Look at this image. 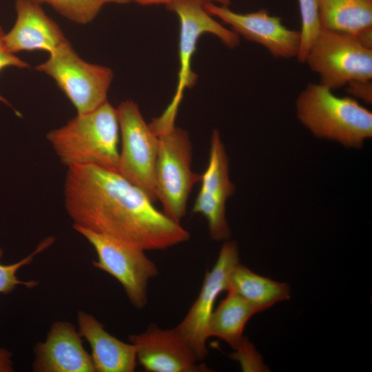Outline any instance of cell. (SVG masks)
Here are the masks:
<instances>
[{"mask_svg":"<svg viewBox=\"0 0 372 372\" xmlns=\"http://www.w3.org/2000/svg\"><path fill=\"white\" fill-rule=\"evenodd\" d=\"M5 34L0 25V72L7 67H16L20 69L29 68L28 63L19 59L7 48L4 41ZM0 101L11 107L10 103L1 94Z\"/></svg>","mask_w":372,"mask_h":372,"instance_id":"obj_24","label":"cell"},{"mask_svg":"<svg viewBox=\"0 0 372 372\" xmlns=\"http://www.w3.org/2000/svg\"><path fill=\"white\" fill-rule=\"evenodd\" d=\"M64 202L73 225L146 250L165 249L189 239V232L154 206L118 172L94 165L68 167Z\"/></svg>","mask_w":372,"mask_h":372,"instance_id":"obj_1","label":"cell"},{"mask_svg":"<svg viewBox=\"0 0 372 372\" xmlns=\"http://www.w3.org/2000/svg\"><path fill=\"white\" fill-rule=\"evenodd\" d=\"M301 30L297 59L304 63L311 45L321 31L317 0H298Z\"/></svg>","mask_w":372,"mask_h":372,"instance_id":"obj_21","label":"cell"},{"mask_svg":"<svg viewBox=\"0 0 372 372\" xmlns=\"http://www.w3.org/2000/svg\"><path fill=\"white\" fill-rule=\"evenodd\" d=\"M80 335L90 345L92 360L97 372H132L136 366V349L110 334L93 316L79 311Z\"/></svg>","mask_w":372,"mask_h":372,"instance_id":"obj_16","label":"cell"},{"mask_svg":"<svg viewBox=\"0 0 372 372\" xmlns=\"http://www.w3.org/2000/svg\"><path fill=\"white\" fill-rule=\"evenodd\" d=\"M52 6L60 14L75 23L87 24L108 3L125 4L131 0H32Z\"/></svg>","mask_w":372,"mask_h":372,"instance_id":"obj_20","label":"cell"},{"mask_svg":"<svg viewBox=\"0 0 372 372\" xmlns=\"http://www.w3.org/2000/svg\"><path fill=\"white\" fill-rule=\"evenodd\" d=\"M304 63L331 90L352 81L372 79V48L344 32L321 29Z\"/></svg>","mask_w":372,"mask_h":372,"instance_id":"obj_6","label":"cell"},{"mask_svg":"<svg viewBox=\"0 0 372 372\" xmlns=\"http://www.w3.org/2000/svg\"><path fill=\"white\" fill-rule=\"evenodd\" d=\"M11 353L8 350L0 348V372H10L13 371Z\"/></svg>","mask_w":372,"mask_h":372,"instance_id":"obj_27","label":"cell"},{"mask_svg":"<svg viewBox=\"0 0 372 372\" xmlns=\"http://www.w3.org/2000/svg\"><path fill=\"white\" fill-rule=\"evenodd\" d=\"M321 29L359 38L372 33V0H317Z\"/></svg>","mask_w":372,"mask_h":372,"instance_id":"obj_17","label":"cell"},{"mask_svg":"<svg viewBox=\"0 0 372 372\" xmlns=\"http://www.w3.org/2000/svg\"><path fill=\"white\" fill-rule=\"evenodd\" d=\"M214 310L208 325L209 337L215 336L235 349L245 338L243 331L250 318L258 312L244 298L234 291Z\"/></svg>","mask_w":372,"mask_h":372,"instance_id":"obj_19","label":"cell"},{"mask_svg":"<svg viewBox=\"0 0 372 372\" xmlns=\"http://www.w3.org/2000/svg\"><path fill=\"white\" fill-rule=\"evenodd\" d=\"M36 69L54 79L77 114L91 112L107 101L112 70L82 59L68 39Z\"/></svg>","mask_w":372,"mask_h":372,"instance_id":"obj_5","label":"cell"},{"mask_svg":"<svg viewBox=\"0 0 372 372\" xmlns=\"http://www.w3.org/2000/svg\"><path fill=\"white\" fill-rule=\"evenodd\" d=\"M200 182L192 211L205 217L214 240H227L231 231L226 219V202L235 187L229 179V159L216 130L212 132L208 165Z\"/></svg>","mask_w":372,"mask_h":372,"instance_id":"obj_11","label":"cell"},{"mask_svg":"<svg viewBox=\"0 0 372 372\" xmlns=\"http://www.w3.org/2000/svg\"><path fill=\"white\" fill-rule=\"evenodd\" d=\"M347 92L353 97L358 98L366 103L372 102V81L355 80L348 83L346 85Z\"/></svg>","mask_w":372,"mask_h":372,"instance_id":"obj_25","label":"cell"},{"mask_svg":"<svg viewBox=\"0 0 372 372\" xmlns=\"http://www.w3.org/2000/svg\"><path fill=\"white\" fill-rule=\"evenodd\" d=\"M73 227L95 249L97 260L92 261L93 266L116 279L134 307L143 308L147 302L148 282L158 274L145 251L82 227Z\"/></svg>","mask_w":372,"mask_h":372,"instance_id":"obj_8","label":"cell"},{"mask_svg":"<svg viewBox=\"0 0 372 372\" xmlns=\"http://www.w3.org/2000/svg\"><path fill=\"white\" fill-rule=\"evenodd\" d=\"M204 8L211 16L229 25L238 36L262 45L274 57H297L300 32L286 28L280 17L270 15L265 10L239 13L205 0Z\"/></svg>","mask_w":372,"mask_h":372,"instance_id":"obj_12","label":"cell"},{"mask_svg":"<svg viewBox=\"0 0 372 372\" xmlns=\"http://www.w3.org/2000/svg\"><path fill=\"white\" fill-rule=\"evenodd\" d=\"M177 0H131L141 6H152L165 4L166 6ZM210 2L218 3L219 5L228 6L230 4V0H205Z\"/></svg>","mask_w":372,"mask_h":372,"instance_id":"obj_26","label":"cell"},{"mask_svg":"<svg viewBox=\"0 0 372 372\" xmlns=\"http://www.w3.org/2000/svg\"><path fill=\"white\" fill-rule=\"evenodd\" d=\"M204 1L177 0L167 5L170 11L176 13L180 22V68L174 96L161 115L166 120H176L184 90L196 81L197 75L192 72L191 63L199 38L205 33H211L227 47L234 48L240 43L239 36L235 32L226 28L208 13L204 8Z\"/></svg>","mask_w":372,"mask_h":372,"instance_id":"obj_9","label":"cell"},{"mask_svg":"<svg viewBox=\"0 0 372 372\" xmlns=\"http://www.w3.org/2000/svg\"><path fill=\"white\" fill-rule=\"evenodd\" d=\"M33 371L37 372H94L91 355L83 346L74 325L56 321L45 340L37 343Z\"/></svg>","mask_w":372,"mask_h":372,"instance_id":"obj_14","label":"cell"},{"mask_svg":"<svg viewBox=\"0 0 372 372\" xmlns=\"http://www.w3.org/2000/svg\"><path fill=\"white\" fill-rule=\"evenodd\" d=\"M234 350L231 357L240 362L243 371H264L265 369L260 355L245 338Z\"/></svg>","mask_w":372,"mask_h":372,"instance_id":"obj_23","label":"cell"},{"mask_svg":"<svg viewBox=\"0 0 372 372\" xmlns=\"http://www.w3.org/2000/svg\"><path fill=\"white\" fill-rule=\"evenodd\" d=\"M116 112L121 143L118 172L155 202L158 136L134 101L121 102Z\"/></svg>","mask_w":372,"mask_h":372,"instance_id":"obj_7","label":"cell"},{"mask_svg":"<svg viewBox=\"0 0 372 372\" xmlns=\"http://www.w3.org/2000/svg\"><path fill=\"white\" fill-rule=\"evenodd\" d=\"M231 289L260 312L290 298V287L260 276L240 262L232 270L228 290Z\"/></svg>","mask_w":372,"mask_h":372,"instance_id":"obj_18","label":"cell"},{"mask_svg":"<svg viewBox=\"0 0 372 372\" xmlns=\"http://www.w3.org/2000/svg\"><path fill=\"white\" fill-rule=\"evenodd\" d=\"M158 136L156 187L163 213L180 223L186 214L189 194L201 174L192 170V147L188 133L170 125L152 130Z\"/></svg>","mask_w":372,"mask_h":372,"instance_id":"obj_4","label":"cell"},{"mask_svg":"<svg viewBox=\"0 0 372 372\" xmlns=\"http://www.w3.org/2000/svg\"><path fill=\"white\" fill-rule=\"evenodd\" d=\"M46 138L67 167L94 165L118 172L120 138L116 108L107 101L96 109L77 114Z\"/></svg>","mask_w":372,"mask_h":372,"instance_id":"obj_2","label":"cell"},{"mask_svg":"<svg viewBox=\"0 0 372 372\" xmlns=\"http://www.w3.org/2000/svg\"><path fill=\"white\" fill-rule=\"evenodd\" d=\"M53 242L52 238H48L43 240L31 254L21 260L9 265L0 262V293L7 294L11 293L18 285H23L27 288H32L37 285L35 280L23 281L18 279L17 273L18 270L25 265L30 264L34 258L43 251ZM3 254V251L0 248V260Z\"/></svg>","mask_w":372,"mask_h":372,"instance_id":"obj_22","label":"cell"},{"mask_svg":"<svg viewBox=\"0 0 372 372\" xmlns=\"http://www.w3.org/2000/svg\"><path fill=\"white\" fill-rule=\"evenodd\" d=\"M237 244L226 240L214 267L207 271L200 293L180 323L175 327L201 360L207 355L208 325L218 296L227 291L231 273L239 263Z\"/></svg>","mask_w":372,"mask_h":372,"instance_id":"obj_10","label":"cell"},{"mask_svg":"<svg viewBox=\"0 0 372 372\" xmlns=\"http://www.w3.org/2000/svg\"><path fill=\"white\" fill-rule=\"evenodd\" d=\"M135 345L137 360L147 371L196 372L209 371L198 364L196 355L176 329H162L154 324L147 330L129 336Z\"/></svg>","mask_w":372,"mask_h":372,"instance_id":"obj_13","label":"cell"},{"mask_svg":"<svg viewBox=\"0 0 372 372\" xmlns=\"http://www.w3.org/2000/svg\"><path fill=\"white\" fill-rule=\"evenodd\" d=\"M17 19L5 34L7 48L13 54L22 51L54 52L67 39L58 24L32 0H16Z\"/></svg>","mask_w":372,"mask_h":372,"instance_id":"obj_15","label":"cell"},{"mask_svg":"<svg viewBox=\"0 0 372 372\" xmlns=\"http://www.w3.org/2000/svg\"><path fill=\"white\" fill-rule=\"evenodd\" d=\"M300 121L318 138L360 147L372 136V113L353 97H340L320 83H309L296 101Z\"/></svg>","mask_w":372,"mask_h":372,"instance_id":"obj_3","label":"cell"}]
</instances>
